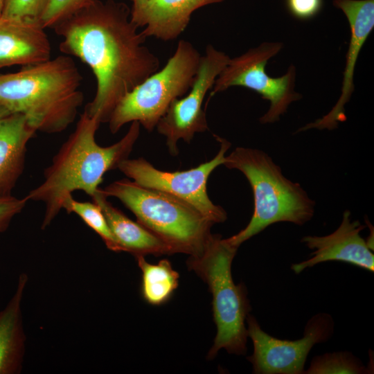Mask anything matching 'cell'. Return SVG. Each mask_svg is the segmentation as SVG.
<instances>
[{"label":"cell","instance_id":"cell-20","mask_svg":"<svg viewBox=\"0 0 374 374\" xmlns=\"http://www.w3.org/2000/svg\"><path fill=\"white\" fill-rule=\"evenodd\" d=\"M62 209L67 213H75L96 233H97L108 249L122 251L111 229L101 208L95 202H80L73 195L68 197L64 202Z\"/></svg>","mask_w":374,"mask_h":374},{"label":"cell","instance_id":"cell-22","mask_svg":"<svg viewBox=\"0 0 374 374\" xmlns=\"http://www.w3.org/2000/svg\"><path fill=\"white\" fill-rule=\"evenodd\" d=\"M93 1L94 0H49L41 17V23L45 28H54Z\"/></svg>","mask_w":374,"mask_h":374},{"label":"cell","instance_id":"cell-4","mask_svg":"<svg viewBox=\"0 0 374 374\" xmlns=\"http://www.w3.org/2000/svg\"><path fill=\"white\" fill-rule=\"evenodd\" d=\"M223 165L243 173L253 195L249 222L226 238L232 245L239 247L271 224L290 222L302 226L314 216L315 202L299 183L285 177L280 168L263 151L238 147L225 157Z\"/></svg>","mask_w":374,"mask_h":374},{"label":"cell","instance_id":"cell-19","mask_svg":"<svg viewBox=\"0 0 374 374\" xmlns=\"http://www.w3.org/2000/svg\"><path fill=\"white\" fill-rule=\"evenodd\" d=\"M141 271V293L152 305H161L170 300L179 285V275L168 259L157 264L146 261L144 256H135Z\"/></svg>","mask_w":374,"mask_h":374},{"label":"cell","instance_id":"cell-28","mask_svg":"<svg viewBox=\"0 0 374 374\" xmlns=\"http://www.w3.org/2000/svg\"><path fill=\"white\" fill-rule=\"evenodd\" d=\"M5 0H0V16L1 15L3 6H4Z\"/></svg>","mask_w":374,"mask_h":374},{"label":"cell","instance_id":"cell-26","mask_svg":"<svg viewBox=\"0 0 374 374\" xmlns=\"http://www.w3.org/2000/svg\"><path fill=\"white\" fill-rule=\"evenodd\" d=\"M132 8H130V17L134 22L139 16L148 0H130Z\"/></svg>","mask_w":374,"mask_h":374},{"label":"cell","instance_id":"cell-25","mask_svg":"<svg viewBox=\"0 0 374 374\" xmlns=\"http://www.w3.org/2000/svg\"><path fill=\"white\" fill-rule=\"evenodd\" d=\"M323 4V0H286L289 12L300 20L314 17L321 12Z\"/></svg>","mask_w":374,"mask_h":374},{"label":"cell","instance_id":"cell-8","mask_svg":"<svg viewBox=\"0 0 374 374\" xmlns=\"http://www.w3.org/2000/svg\"><path fill=\"white\" fill-rule=\"evenodd\" d=\"M283 46L282 42H265L238 57L230 58L216 78L210 97L231 87L249 89L270 104L260 122L267 124L278 121L291 103L301 98V95L294 90L296 68L293 64L280 77L272 78L266 73L269 60L277 55Z\"/></svg>","mask_w":374,"mask_h":374},{"label":"cell","instance_id":"cell-13","mask_svg":"<svg viewBox=\"0 0 374 374\" xmlns=\"http://www.w3.org/2000/svg\"><path fill=\"white\" fill-rule=\"evenodd\" d=\"M332 4L344 12L350 29L341 93L335 105L326 115L302 127L298 132L312 128L331 130L337 127L339 123L346 121L344 107L354 91L353 76L356 62L374 28V0H333Z\"/></svg>","mask_w":374,"mask_h":374},{"label":"cell","instance_id":"cell-16","mask_svg":"<svg viewBox=\"0 0 374 374\" xmlns=\"http://www.w3.org/2000/svg\"><path fill=\"white\" fill-rule=\"evenodd\" d=\"M36 132L21 114L0 121V197L11 195L24 169L28 143Z\"/></svg>","mask_w":374,"mask_h":374},{"label":"cell","instance_id":"cell-27","mask_svg":"<svg viewBox=\"0 0 374 374\" xmlns=\"http://www.w3.org/2000/svg\"><path fill=\"white\" fill-rule=\"evenodd\" d=\"M9 114H11V113H10L7 109L3 108V107L0 106V121L3 118L8 115Z\"/></svg>","mask_w":374,"mask_h":374},{"label":"cell","instance_id":"cell-1","mask_svg":"<svg viewBox=\"0 0 374 374\" xmlns=\"http://www.w3.org/2000/svg\"><path fill=\"white\" fill-rule=\"evenodd\" d=\"M130 7L114 0H94L57 25L59 48L80 59L96 81L84 111L108 123L122 98L159 69L160 60L132 21Z\"/></svg>","mask_w":374,"mask_h":374},{"label":"cell","instance_id":"cell-21","mask_svg":"<svg viewBox=\"0 0 374 374\" xmlns=\"http://www.w3.org/2000/svg\"><path fill=\"white\" fill-rule=\"evenodd\" d=\"M368 371L362 362L351 353L339 351L314 357L304 374H365Z\"/></svg>","mask_w":374,"mask_h":374},{"label":"cell","instance_id":"cell-10","mask_svg":"<svg viewBox=\"0 0 374 374\" xmlns=\"http://www.w3.org/2000/svg\"><path fill=\"white\" fill-rule=\"evenodd\" d=\"M246 323L247 335L253 346V353L247 359L255 374H304L310 351L314 345L331 338L335 326L330 314L318 313L308 321L301 339L287 340L267 334L250 314Z\"/></svg>","mask_w":374,"mask_h":374},{"label":"cell","instance_id":"cell-14","mask_svg":"<svg viewBox=\"0 0 374 374\" xmlns=\"http://www.w3.org/2000/svg\"><path fill=\"white\" fill-rule=\"evenodd\" d=\"M39 20L0 16V69L51 59V47Z\"/></svg>","mask_w":374,"mask_h":374},{"label":"cell","instance_id":"cell-2","mask_svg":"<svg viewBox=\"0 0 374 374\" xmlns=\"http://www.w3.org/2000/svg\"><path fill=\"white\" fill-rule=\"evenodd\" d=\"M100 124L84 111L73 132L44 170L42 183L25 197L28 201L44 204L42 229L52 223L72 193L82 190L91 197L103 182L104 175L117 169L129 157L140 134V123L132 122L120 141L106 147L96 141Z\"/></svg>","mask_w":374,"mask_h":374},{"label":"cell","instance_id":"cell-3","mask_svg":"<svg viewBox=\"0 0 374 374\" xmlns=\"http://www.w3.org/2000/svg\"><path fill=\"white\" fill-rule=\"evenodd\" d=\"M82 75L68 55L0 74V106L23 114L37 132L64 131L76 118L84 100Z\"/></svg>","mask_w":374,"mask_h":374},{"label":"cell","instance_id":"cell-11","mask_svg":"<svg viewBox=\"0 0 374 374\" xmlns=\"http://www.w3.org/2000/svg\"><path fill=\"white\" fill-rule=\"evenodd\" d=\"M229 59L226 53L208 44L201 56L191 88L185 96L172 101L159 121L156 128L166 138L171 155L178 154L180 139L190 143L196 133L208 130L204 100Z\"/></svg>","mask_w":374,"mask_h":374},{"label":"cell","instance_id":"cell-12","mask_svg":"<svg viewBox=\"0 0 374 374\" xmlns=\"http://www.w3.org/2000/svg\"><path fill=\"white\" fill-rule=\"evenodd\" d=\"M365 229L358 220L353 221L351 213L344 212L339 227L332 233L323 235H306L301 238L310 249L311 258L292 264V270L296 274L314 265L328 262L340 261L373 272L374 255L366 240L360 233Z\"/></svg>","mask_w":374,"mask_h":374},{"label":"cell","instance_id":"cell-15","mask_svg":"<svg viewBox=\"0 0 374 374\" xmlns=\"http://www.w3.org/2000/svg\"><path fill=\"white\" fill-rule=\"evenodd\" d=\"M224 0H148L134 23L141 33L165 42L177 39L187 28L193 13Z\"/></svg>","mask_w":374,"mask_h":374},{"label":"cell","instance_id":"cell-24","mask_svg":"<svg viewBox=\"0 0 374 374\" xmlns=\"http://www.w3.org/2000/svg\"><path fill=\"white\" fill-rule=\"evenodd\" d=\"M28 201L24 197L11 195L0 197V233L9 227L12 219L20 213Z\"/></svg>","mask_w":374,"mask_h":374},{"label":"cell","instance_id":"cell-7","mask_svg":"<svg viewBox=\"0 0 374 374\" xmlns=\"http://www.w3.org/2000/svg\"><path fill=\"white\" fill-rule=\"evenodd\" d=\"M201 56L193 44L180 40L166 65L118 103L108 121L110 132L116 134L133 121L152 131L172 101L185 96L191 88Z\"/></svg>","mask_w":374,"mask_h":374},{"label":"cell","instance_id":"cell-17","mask_svg":"<svg viewBox=\"0 0 374 374\" xmlns=\"http://www.w3.org/2000/svg\"><path fill=\"white\" fill-rule=\"evenodd\" d=\"M28 281L27 274L21 273L13 294L0 310V374H19L23 368L26 336L21 308Z\"/></svg>","mask_w":374,"mask_h":374},{"label":"cell","instance_id":"cell-23","mask_svg":"<svg viewBox=\"0 0 374 374\" xmlns=\"http://www.w3.org/2000/svg\"><path fill=\"white\" fill-rule=\"evenodd\" d=\"M48 1L49 0H5L1 16L6 18L40 21Z\"/></svg>","mask_w":374,"mask_h":374},{"label":"cell","instance_id":"cell-5","mask_svg":"<svg viewBox=\"0 0 374 374\" xmlns=\"http://www.w3.org/2000/svg\"><path fill=\"white\" fill-rule=\"evenodd\" d=\"M238 249L226 238L213 234L204 250L187 260L188 269L208 285L212 295L217 332L207 355L210 360L222 349L237 355L247 353L246 319L251 308L245 285L235 284L232 276L231 265Z\"/></svg>","mask_w":374,"mask_h":374},{"label":"cell","instance_id":"cell-18","mask_svg":"<svg viewBox=\"0 0 374 374\" xmlns=\"http://www.w3.org/2000/svg\"><path fill=\"white\" fill-rule=\"evenodd\" d=\"M91 198L101 208L122 251L129 252L134 256L172 254L168 246L160 238L114 206L100 191V188Z\"/></svg>","mask_w":374,"mask_h":374},{"label":"cell","instance_id":"cell-9","mask_svg":"<svg viewBox=\"0 0 374 374\" xmlns=\"http://www.w3.org/2000/svg\"><path fill=\"white\" fill-rule=\"evenodd\" d=\"M215 138L220 144L215 157L190 170L163 171L143 158H127L119 164L118 169L142 186L169 194L190 204L213 224L222 223L226 220L227 214L222 206L210 199L206 184L211 172L224 163L231 143L220 136Z\"/></svg>","mask_w":374,"mask_h":374},{"label":"cell","instance_id":"cell-6","mask_svg":"<svg viewBox=\"0 0 374 374\" xmlns=\"http://www.w3.org/2000/svg\"><path fill=\"white\" fill-rule=\"evenodd\" d=\"M103 195L119 199L136 221L164 242L172 254L200 253L213 237L214 224L190 204L161 191L144 187L129 179L115 181Z\"/></svg>","mask_w":374,"mask_h":374}]
</instances>
